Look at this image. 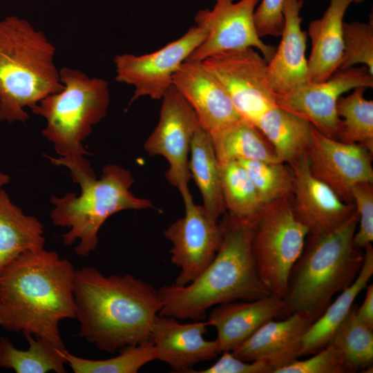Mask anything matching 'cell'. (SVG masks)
Segmentation results:
<instances>
[{
	"mask_svg": "<svg viewBox=\"0 0 373 373\" xmlns=\"http://www.w3.org/2000/svg\"><path fill=\"white\" fill-rule=\"evenodd\" d=\"M59 76L64 88L46 96L31 110L46 119L41 134L53 144L59 155H88L82 142L92 132L93 126L107 114L108 83L68 67L59 70Z\"/></svg>",
	"mask_w": 373,
	"mask_h": 373,
	"instance_id": "cell-7",
	"label": "cell"
},
{
	"mask_svg": "<svg viewBox=\"0 0 373 373\" xmlns=\"http://www.w3.org/2000/svg\"><path fill=\"white\" fill-rule=\"evenodd\" d=\"M211 136L219 164L240 160L282 162L262 133L243 118Z\"/></svg>",
	"mask_w": 373,
	"mask_h": 373,
	"instance_id": "cell-27",
	"label": "cell"
},
{
	"mask_svg": "<svg viewBox=\"0 0 373 373\" xmlns=\"http://www.w3.org/2000/svg\"><path fill=\"white\" fill-rule=\"evenodd\" d=\"M260 0H217L212 10H200L194 20L205 30L204 40L186 60L202 61L213 55L257 48L268 63L276 48L264 43L254 23V12Z\"/></svg>",
	"mask_w": 373,
	"mask_h": 373,
	"instance_id": "cell-12",
	"label": "cell"
},
{
	"mask_svg": "<svg viewBox=\"0 0 373 373\" xmlns=\"http://www.w3.org/2000/svg\"><path fill=\"white\" fill-rule=\"evenodd\" d=\"M284 299L270 294L252 300H236L216 305L207 322L217 332L220 353L231 352L249 338L263 324L278 319Z\"/></svg>",
	"mask_w": 373,
	"mask_h": 373,
	"instance_id": "cell-21",
	"label": "cell"
},
{
	"mask_svg": "<svg viewBox=\"0 0 373 373\" xmlns=\"http://www.w3.org/2000/svg\"><path fill=\"white\" fill-rule=\"evenodd\" d=\"M172 84L195 112L200 127L210 135L242 118L225 88L201 61L183 62Z\"/></svg>",
	"mask_w": 373,
	"mask_h": 373,
	"instance_id": "cell-17",
	"label": "cell"
},
{
	"mask_svg": "<svg viewBox=\"0 0 373 373\" xmlns=\"http://www.w3.org/2000/svg\"><path fill=\"white\" fill-rule=\"evenodd\" d=\"M302 0H284L285 23L281 40L267 63V73L276 95L287 93L309 82L305 57L307 32L301 29Z\"/></svg>",
	"mask_w": 373,
	"mask_h": 373,
	"instance_id": "cell-20",
	"label": "cell"
},
{
	"mask_svg": "<svg viewBox=\"0 0 373 373\" xmlns=\"http://www.w3.org/2000/svg\"><path fill=\"white\" fill-rule=\"evenodd\" d=\"M364 0H353V2L355 3H358L363 2Z\"/></svg>",
	"mask_w": 373,
	"mask_h": 373,
	"instance_id": "cell-41",
	"label": "cell"
},
{
	"mask_svg": "<svg viewBox=\"0 0 373 373\" xmlns=\"http://www.w3.org/2000/svg\"><path fill=\"white\" fill-rule=\"evenodd\" d=\"M9 180V175L0 173V189H1V186L8 183Z\"/></svg>",
	"mask_w": 373,
	"mask_h": 373,
	"instance_id": "cell-40",
	"label": "cell"
},
{
	"mask_svg": "<svg viewBox=\"0 0 373 373\" xmlns=\"http://www.w3.org/2000/svg\"><path fill=\"white\" fill-rule=\"evenodd\" d=\"M312 355L307 359L298 358L274 373H350L343 354L332 343Z\"/></svg>",
	"mask_w": 373,
	"mask_h": 373,
	"instance_id": "cell-35",
	"label": "cell"
},
{
	"mask_svg": "<svg viewBox=\"0 0 373 373\" xmlns=\"http://www.w3.org/2000/svg\"><path fill=\"white\" fill-rule=\"evenodd\" d=\"M353 305L336 329L332 341L343 354L350 373L372 367L373 328L363 323Z\"/></svg>",
	"mask_w": 373,
	"mask_h": 373,
	"instance_id": "cell-32",
	"label": "cell"
},
{
	"mask_svg": "<svg viewBox=\"0 0 373 373\" xmlns=\"http://www.w3.org/2000/svg\"><path fill=\"white\" fill-rule=\"evenodd\" d=\"M28 343L26 350L16 347L4 336L0 338V368L10 369L17 373H65L66 361L53 344L24 335Z\"/></svg>",
	"mask_w": 373,
	"mask_h": 373,
	"instance_id": "cell-28",
	"label": "cell"
},
{
	"mask_svg": "<svg viewBox=\"0 0 373 373\" xmlns=\"http://www.w3.org/2000/svg\"><path fill=\"white\" fill-rule=\"evenodd\" d=\"M367 88L358 87L337 102L341 119L338 140L360 144L373 153V101L364 97Z\"/></svg>",
	"mask_w": 373,
	"mask_h": 373,
	"instance_id": "cell-31",
	"label": "cell"
},
{
	"mask_svg": "<svg viewBox=\"0 0 373 373\" xmlns=\"http://www.w3.org/2000/svg\"><path fill=\"white\" fill-rule=\"evenodd\" d=\"M356 210L341 226L322 235H307L288 280L284 307L278 319L301 312L315 321L334 296L349 287L362 267L364 254L353 238Z\"/></svg>",
	"mask_w": 373,
	"mask_h": 373,
	"instance_id": "cell-5",
	"label": "cell"
},
{
	"mask_svg": "<svg viewBox=\"0 0 373 373\" xmlns=\"http://www.w3.org/2000/svg\"><path fill=\"white\" fill-rule=\"evenodd\" d=\"M189 168L191 178L199 189L207 216L218 222L226 212L222 193L220 164L210 133L199 127L190 146Z\"/></svg>",
	"mask_w": 373,
	"mask_h": 373,
	"instance_id": "cell-25",
	"label": "cell"
},
{
	"mask_svg": "<svg viewBox=\"0 0 373 373\" xmlns=\"http://www.w3.org/2000/svg\"><path fill=\"white\" fill-rule=\"evenodd\" d=\"M308 229L296 218L292 197L263 205L256 216L251 251L262 282L285 298L291 270L303 252Z\"/></svg>",
	"mask_w": 373,
	"mask_h": 373,
	"instance_id": "cell-8",
	"label": "cell"
},
{
	"mask_svg": "<svg viewBox=\"0 0 373 373\" xmlns=\"http://www.w3.org/2000/svg\"><path fill=\"white\" fill-rule=\"evenodd\" d=\"M205 30L195 25L180 38L160 49L142 55L115 56L116 80L133 86L130 103L141 97L161 99L173 85V76L183 62L204 40Z\"/></svg>",
	"mask_w": 373,
	"mask_h": 373,
	"instance_id": "cell-11",
	"label": "cell"
},
{
	"mask_svg": "<svg viewBox=\"0 0 373 373\" xmlns=\"http://www.w3.org/2000/svg\"><path fill=\"white\" fill-rule=\"evenodd\" d=\"M219 164L226 211L236 218L255 219L263 205L246 170L238 161Z\"/></svg>",
	"mask_w": 373,
	"mask_h": 373,
	"instance_id": "cell-29",
	"label": "cell"
},
{
	"mask_svg": "<svg viewBox=\"0 0 373 373\" xmlns=\"http://www.w3.org/2000/svg\"><path fill=\"white\" fill-rule=\"evenodd\" d=\"M256 126L271 143L280 161L287 164L307 155L312 144V124L278 106L267 111Z\"/></svg>",
	"mask_w": 373,
	"mask_h": 373,
	"instance_id": "cell-26",
	"label": "cell"
},
{
	"mask_svg": "<svg viewBox=\"0 0 373 373\" xmlns=\"http://www.w3.org/2000/svg\"><path fill=\"white\" fill-rule=\"evenodd\" d=\"M364 250L363 263L356 279L340 292L305 332L303 337L300 356L314 354L330 343L336 329L347 316L356 298L365 289L373 274L372 245H367Z\"/></svg>",
	"mask_w": 373,
	"mask_h": 373,
	"instance_id": "cell-23",
	"label": "cell"
},
{
	"mask_svg": "<svg viewBox=\"0 0 373 373\" xmlns=\"http://www.w3.org/2000/svg\"><path fill=\"white\" fill-rule=\"evenodd\" d=\"M343 55L339 69L365 66L373 75V19L368 23L343 22Z\"/></svg>",
	"mask_w": 373,
	"mask_h": 373,
	"instance_id": "cell-34",
	"label": "cell"
},
{
	"mask_svg": "<svg viewBox=\"0 0 373 373\" xmlns=\"http://www.w3.org/2000/svg\"><path fill=\"white\" fill-rule=\"evenodd\" d=\"M185 213L164 231L172 244L171 262L180 271L173 283L183 286L195 280L211 263L221 244L222 230L211 220L192 195L183 198Z\"/></svg>",
	"mask_w": 373,
	"mask_h": 373,
	"instance_id": "cell-14",
	"label": "cell"
},
{
	"mask_svg": "<svg viewBox=\"0 0 373 373\" xmlns=\"http://www.w3.org/2000/svg\"><path fill=\"white\" fill-rule=\"evenodd\" d=\"M352 3L353 0H330L323 17L309 23L312 50L307 64L310 82L327 80L339 69L343 55V19Z\"/></svg>",
	"mask_w": 373,
	"mask_h": 373,
	"instance_id": "cell-22",
	"label": "cell"
},
{
	"mask_svg": "<svg viewBox=\"0 0 373 373\" xmlns=\"http://www.w3.org/2000/svg\"><path fill=\"white\" fill-rule=\"evenodd\" d=\"M365 296L360 307H356L358 318L365 324L373 328V285H367Z\"/></svg>",
	"mask_w": 373,
	"mask_h": 373,
	"instance_id": "cell-39",
	"label": "cell"
},
{
	"mask_svg": "<svg viewBox=\"0 0 373 373\" xmlns=\"http://www.w3.org/2000/svg\"><path fill=\"white\" fill-rule=\"evenodd\" d=\"M255 219L222 214L218 220L222 237L214 258L190 283L183 286L172 283L158 289L162 301L159 314L202 321L215 305L252 300L271 294L259 277L252 254Z\"/></svg>",
	"mask_w": 373,
	"mask_h": 373,
	"instance_id": "cell-3",
	"label": "cell"
},
{
	"mask_svg": "<svg viewBox=\"0 0 373 373\" xmlns=\"http://www.w3.org/2000/svg\"><path fill=\"white\" fill-rule=\"evenodd\" d=\"M78 335L100 351L151 340V327L162 301L159 290L130 274L104 275L93 267L75 270Z\"/></svg>",
	"mask_w": 373,
	"mask_h": 373,
	"instance_id": "cell-2",
	"label": "cell"
},
{
	"mask_svg": "<svg viewBox=\"0 0 373 373\" xmlns=\"http://www.w3.org/2000/svg\"><path fill=\"white\" fill-rule=\"evenodd\" d=\"M312 138L307 154L311 173L343 201L353 203L352 188L358 183H373L372 153L360 144L329 137L312 125Z\"/></svg>",
	"mask_w": 373,
	"mask_h": 373,
	"instance_id": "cell-15",
	"label": "cell"
},
{
	"mask_svg": "<svg viewBox=\"0 0 373 373\" xmlns=\"http://www.w3.org/2000/svg\"><path fill=\"white\" fill-rule=\"evenodd\" d=\"M75 270L44 248L21 254L0 274V325L65 347L59 323L75 318Z\"/></svg>",
	"mask_w": 373,
	"mask_h": 373,
	"instance_id": "cell-1",
	"label": "cell"
},
{
	"mask_svg": "<svg viewBox=\"0 0 373 373\" xmlns=\"http://www.w3.org/2000/svg\"><path fill=\"white\" fill-rule=\"evenodd\" d=\"M312 323L301 312L270 320L231 352L242 361H265L274 367V373L300 357L303 337Z\"/></svg>",
	"mask_w": 373,
	"mask_h": 373,
	"instance_id": "cell-19",
	"label": "cell"
},
{
	"mask_svg": "<svg viewBox=\"0 0 373 373\" xmlns=\"http://www.w3.org/2000/svg\"><path fill=\"white\" fill-rule=\"evenodd\" d=\"M284 0H262L254 12V23L259 37H280L285 19L283 12Z\"/></svg>",
	"mask_w": 373,
	"mask_h": 373,
	"instance_id": "cell-37",
	"label": "cell"
},
{
	"mask_svg": "<svg viewBox=\"0 0 373 373\" xmlns=\"http://www.w3.org/2000/svg\"><path fill=\"white\" fill-rule=\"evenodd\" d=\"M238 162L246 170L262 205L293 196L294 178L289 165L254 160Z\"/></svg>",
	"mask_w": 373,
	"mask_h": 373,
	"instance_id": "cell-33",
	"label": "cell"
},
{
	"mask_svg": "<svg viewBox=\"0 0 373 373\" xmlns=\"http://www.w3.org/2000/svg\"><path fill=\"white\" fill-rule=\"evenodd\" d=\"M302 1H303V0H302Z\"/></svg>",
	"mask_w": 373,
	"mask_h": 373,
	"instance_id": "cell-42",
	"label": "cell"
},
{
	"mask_svg": "<svg viewBox=\"0 0 373 373\" xmlns=\"http://www.w3.org/2000/svg\"><path fill=\"white\" fill-rule=\"evenodd\" d=\"M56 165L66 166L81 193L68 192L63 197H51L54 205L50 216L54 225L68 228L62 236L67 246L78 241L75 252L86 257L98 245V233L112 215L127 209L141 210L153 207L151 201L133 195L130 189L134 182L131 173L116 164L104 166L99 180L84 156L53 158Z\"/></svg>",
	"mask_w": 373,
	"mask_h": 373,
	"instance_id": "cell-4",
	"label": "cell"
},
{
	"mask_svg": "<svg viewBox=\"0 0 373 373\" xmlns=\"http://www.w3.org/2000/svg\"><path fill=\"white\" fill-rule=\"evenodd\" d=\"M161 99L158 122L144 149L149 155H161L167 160L169 167L165 178L183 199L191 194L189 155L192 138L200 126L192 108L173 85Z\"/></svg>",
	"mask_w": 373,
	"mask_h": 373,
	"instance_id": "cell-10",
	"label": "cell"
},
{
	"mask_svg": "<svg viewBox=\"0 0 373 373\" xmlns=\"http://www.w3.org/2000/svg\"><path fill=\"white\" fill-rule=\"evenodd\" d=\"M294 173L292 209L308 235L331 232L345 222L355 211L354 203L343 201L325 183L310 171L307 155L288 164Z\"/></svg>",
	"mask_w": 373,
	"mask_h": 373,
	"instance_id": "cell-16",
	"label": "cell"
},
{
	"mask_svg": "<svg viewBox=\"0 0 373 373\" xmlns=\"http://www.w3.org/2000/svg\"><path fill=\"white\" fill-rule=\"evenodd\" d=\"M207 321L181 323L177 318L157 314L151 327V341L156 360L167 364L175 372L189 373L203 361L220 354L216 340L204 338Z\"/></svg>",
	"mask_w": 373,
	"mask_h": 373,
	"instance_id": "cell-18",
	"label": "cell"
},
{
	"mask_svg": "<svg viewBox=\"0 0 373 373\" xmlns=\"http://www.w3.org/2000/svg\"><path fill=\"white\" fill-rule=\"evenodd\" d=\"M201 62L225 88L241 117L254 125L278 106L267 62L254 48L218 53Z\"/></svg>",
	"mask_w": 373,
	"mask_h": 373,
	"instance_id": "cell-9",
	"label": "cell"
},
{
	"mask_svg": "<svg viewBox=\"0 0 373 373\" xmlns=\"http://www.w3.org/2000/svg\"><path fill=\"white\" fill-rule=\"evenodd\" d=\"M353 203L358 216V230L355 232L353 244L358 249L373 240V183L362 182L352 188Z\"/></svg>",
	"mask_w": 373,
	"mask_h": 373,
	"instance_id": "cell-36",
	"label": "cell"
},
{
	"mask_svg": "<svg viewBox=\"0 0 373 373\" xmlns=\"http://www.w3.org/2000/svg\"><path fill=\"white\" fill-rule=\"evenodd\" d=\"M358 87L372 88L373 75L365 66L338 69L327 80L310 82L276 95L278 106L302 117L325 135L338 140L341 118L336 111L342 95Z\"/></svg>",
	"mask_w": 373,
	"mask_h": 373,
	"instance_id": "cell-13",
	"label": "cell"
},
{
	"mask_svg": "<svg viewBox=\"0 0 373 373\" xmlns=\"http://www.w3.org/2000/svg\"><path fill=\"white\" fill-rule=\"evenodd\" d=\"M44 233L41 222L24 214L0 189V274L25 251L44 248Z\"/></svg>",
	"mask_w": 373,
	"mask_h": 373,
	"instance_id": "cell-24",
	"label": "cell"
},
{
	"mask_svg": "<svg viewBox=\"0 0 373 373\" xmlns=\"http://www.w3.org/2000/svg\"><path fill=\"white\" fill-rule=\"evenodd\" d=\"M75 373H137L156 356L151 340L129 345L119 350V354L106 359H89L73 354L65 347H57Z\"/></svg>",
	"mask_w": 373,
	"mask_h": 373,
	"instance_id": "cell-30",
	"label": "cell"
},
{
	"mask_svg": "<svg viewBox=\"0 0 373 373\" xmlns=\"http://www.w3.org/2000/svg\"><path fill=\"white\" fill-rule=\"evenodd\" d=\"M55 48L27 21H0V122L26 123V107L64 88L54 63Z\"/></svg>",
	"mask_w": 373,
	"mask_h": 373,
	"instance_id": "cell-6",
	"label": "cell"
},
{
	"mask_svg": "<svg viewBox=\"0 0 373 373\" xmlns=\"http://www.w3.org/2000/svg\"><path fill=\"white\" fill-rule=\"evenodd\" d=\"M221 354L218 360L209 367L191 373H272L274 371V367L265 361H242L229 351Z\"/></svg>",
	"mask_w": 373,
	"mask_h": 373,
	"instance_id": "cell-38",
	"label": "cell"
}]
</instances>
